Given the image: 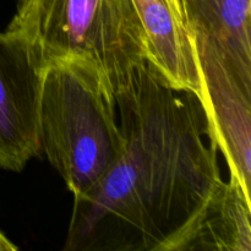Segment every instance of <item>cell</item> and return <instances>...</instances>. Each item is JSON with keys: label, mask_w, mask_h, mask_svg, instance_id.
<instances>
[{"label": "cell", "mask_w": 251, "mask_h": 251, "mask_svg": "<svg viewBox=\"0 0 251 251\" xmlns=\"http://www.w3.org/2000/svg\"><path fill=\"white\" fill-rule=\"evenodd\" d=\"M251 199L233 176L223 181L185 250H251Z\"/></svg>", "instance_id": "7"}, {"label": "cell", "mask_w": 251, "mask_h": 251, "mask_svg": "<svg viewBox=\"0 0 251 251\" xmlns=\"http://www.w3.org/2000/svg\"><path fill=\"white\" fill-rule=\"evenodd\" d=\"M191 28L212 37L251 68V0H183Z\"/></svg>", "instance_id": "8"}, {"label": "cell", "mask_w": 251, "mask_h": 251, "mask_svg": "<svg viewBox=\"0 0 251 251\" xmlns=\"http://www.w3.org/2000/svg\"><path fill=\"white\" fill-rule=\"evenodd\" d=\"M42 73L20 38L0 31V169L19 173L41 154Z\"/></svg>", "instance_id": "5"}, {"label": "cell", "mask_w": 251, "mask_h": 251, "mask_svg": "<svg viewBox=\"0 0 251 251\" xmlns=\"http://www.w3.org/2000/svg\"><path fill=\"white\" fill-rule=\"evenodd\" d=\"M41 153L74 198L95 188L125 150L114 96L95 66L80 59L43 70Z\"/></svg>", "instance_id": "2"}, {"label": "cell", "mask_w": 251, "mask_h": 251, "mask_svg": "<svg viewBox=\"0 0 251 251\" xmlns=\"http://www.w3.org/2000/svg\"><path fill=\"white\" fill-rule=\"evenodd\" d=\"M200 75V97L229 176L250 196L251 68L243 65L212 37L191 28Z\"/></svg>", "instance_id": "4"}, {"label": "cell", "mask_w": 251, "mask_h": 251, "mask_svg": "<svg viewBox=\"0 0 251 251\" xmlns=\"http://www.w3.org/2000/svg\"><path fill=\"white\" fill-rule=\"evenodd\" d=\"M17 250V247L7 239L6 235L0 232V251H15Z\"/></svg>", "instance_id": "9"}, {"label": "cell", "mask_w": 251, "mask_h": 251, "mask_svg": "<svg viewBox=\"0 0 251 251\" xmlns=\"http://www.w3.org/2000/svg\"><path fill=\"white\" fill-rule=\"evenodd\" d=\"M146 36L149 60L173 86L200 95L193 29L178 0H131Z\"/></svg>", "instance_id": "6"}, {"label": "cell", "mask_w": 251, "mask_h": 251, "mask_svg": "<svg viewBox=\"0 0 251 251\" xmlns=\"http://www.w3.org/2000/svg\"><path fill=\"white\" fill-rule=\"evenodd\" d=\"M5 31L24 42L42 73L59 61L85 60L113 96L149 59L131 0H19Z\"/></svg>", "instance_id": "3"}, {"label": "cell", "mask_w": 251, "mask_h": 251, "mask_svg": "<svg viewBox=\"0 0 251 251\" xmlns=\"http://www.w3.org/2000/svg\"><path fill=\"white\" fill-rule=\"evenodd\" d=\"M114 100L125 150L74 198L64 250L184 251L223 183L202 100L149 59Z\"/></svg>", "instance_id": "1"}, {"label": "cell", "mask_w": 251, "mask_h": 251, "mask_svg": "<svg viewBox=\"0 0 251 251\" xmlns=\"http://www.w3.org/2000/svg\"><path fill=\"white\" fill-rule=\"evenodd\" d=\"M178 2H179V5H180L181 9H183V11H184V7H183V0H178ZM184 14H185V11H184Z\"/></svg>", "instance_id": "10"}]
</instances>
